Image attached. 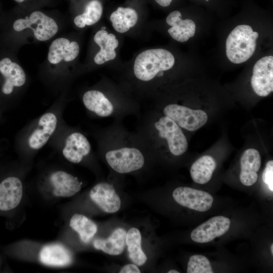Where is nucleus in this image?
I'll use <instances>...</instances> for the list:
<instances>
[{"mask_svg":"<svg viewBox=\"0 0 273 273\" xmlns=\"http://www.w3.org/2000/svg\"><path fill=\"white\" fill-rule=\"evenodd\" d=\"M92 35L87 58L84 65L86 70L102 67L118 68L122 63L119 52L121 35L111 31L104 25L97 24Z\"/></svg>","mask_w":273,"mask_h":273,"instance_id":"1","label":"nucleus"},{"mask_svg":"<svg viewBox=\"0 0 273 273\" xmlns=\"http://www.w3.org/2000/svg\"><path fill=\"white\" fill-rule=\"evenodd\" d=\"M22 16L13 24L15 31L22 38L30 37L38 42H45L54 37L60 30L57 20L52 15L37 8L25 9Z\"/></svg>","mask_w":273,"mask_h":273,"instance_id":"2","label":"nucleus"},{"mask_svg":"<svg viewBox=\"0 0 273 273\" xmlns=\"http://www.w3.org/2000/svg\"><path fill=\"white\" fill-rule=\"evenodd\" d=\"M146 0H126L109 15V20L117 33L130 36L141 34L146 28L147 10Z\"/></svg>","mask_w":273,"mask_h":273,"instance_id":"3","label":"nucleus"},{"mask_svg":"<svg viewBox=\"0 0 273 273\" xmlns=\"http://www.w3.org/2000/svg\"><path fill=\"white\" fill-rule=\"evenodd\" d=\"M80 40L71 35L62 36L51 43L45 64L53 73H61L76 66L80 52Z\"/></svg>","mask_w":273,"mask_h":273,"instance_id":"4","label":"nucleus"},{"mask_svg":"<svg viewBox=\"0 0 273 273\" xmlns=\"http://www.w3.org/2000/svg\"><path fill=\"white\" fill-rule=\"evenodd\" d=\"M259 34L247 25L236 27L230 33L226 40V54L233 63L246 62L253 55Z\"/></svg>","mask_w":273,"mask_h":273,"instance_id":"5","label":"nucleus"},{"mask_svg":"<svg viewBox=\"0 0 273 273\" xmlns=\"http://www.w3.org/2000/svg\"><path fill=\"white\" fill-rule=\"evenodd\" d=\"M109 82H103L85 90L82 96L84 107L90 112L101 117L111 116L115 111L112 98L116 87Z\"/></svg>","mask_w":273,"mask_h":273,"instance_id":"6","label":"nucleus"},{"mask_svg":"<svg viewBox=\"0 0 273 273\" xmlns=\"http://www.w3.org/2000/svg\"><path fill=\"white\" fill-rule=\"evenodd\" d=\"M104 11V0H71V15L73 26L79 30L95 26Z\"/></svg>","mask_w":273,"mask_h":273,"instance_id":"7","label":"nucleus"},{"mask_svg":"<svg viewBox=\"0 0 273 273\" xmlns=\"http://www.w3.org/2000/svg\"><path fill=\"white\" fill-rule=\"evenodd\" d=\"M105 159L108 165L116 172L127 173L143 167L145 158L142 152L132 147H122L108 151Z\"/></svg>","mask_w":273,"mask_h":273,"instance_id":"8","label":"nucleus"},{"mask_svg":"<svg viewBox=\"0 0 273 273\" xmlns=\"http://www.w3.org/2000/svg\"><path fill=\"white\" fill-rule=\"evenodd\" d=\"M163 113L180 127L191 131L202 127L208 120L207 115L204 111L193 110L176 104L166 106Z\"/></svg>","mask_w":273,"mask_h":273,"instance_id":"9","label":"nucleus"},{"mask_svg":"<svg viewBox=\"0 0 273 273\" xmlns=\"http://www.w3.org/2000/svg\"><path fill=\"white\" fill-rule=\"evenodd\" d=\"M154 127L158 136L165 139L170 152L180 156L188 149V142L180 127L166 116L161 117L155 122Z\"/></svg>","mask_w":273,"mask_h":273,"instance_id":"10","label":"nucleus"},{"mask_svg":"<svg viewBox=\"0 0 273 273\" xmlns=\"http://www.w3.org/2000/svg\"><path fill=\"white\" fill-rule=\"evenodd\" d=\"M58 122V117L55 113L48 112L42 114L27 136V148L32 151L42 148L55 132Z\"/></svg>","mask_w":273,"mask_h":273,"instance_id":"11","label":"nucleus"},{"mask_svg":"<svg viewBox=\"0 0 273 273\" xmlns=\"http://www.w3.org/2000/svg\"><path fill=\"white\" fill-rule=\"evenodd\" d=\"M172 197L181 206L199 212L210 209L213 202V198L209 193L187 187L176 188Z\"/></svg>","mask_w":273,"mask_h":273,"instance_id":"12","label":"nucleus"},{"mask_svg":"<svg viewBox=\"0 0 273 273\" xmlns=\"http://www.w3.org/2000/svg\"><path fill=\"white\" fill-rule=\"evenodd\" d=\"M251 84L259 96L266 97L273 90V57H264L258 60L253 69Z\"/></svg>","mask_w":273,"mask_h":273,"instance_id":"13","label":"nucleus"},{"mask_svg":"<svg viewBox=\"0 0 273 273\" xmlns=\"http://www.w3.org/2000/svg\"><path fill=\"white\" fill-rule=\"evenodd\" d=\"M0 74L4 79L1 90L5 95H10L16 89L22 88L26 84L27 76L24 70L18 63L9 58L0 60Z\"/></svg>","mask_w":273,"mask_h":273,"instance_id":"14","label":"nucleus"},{"mask_svg":"<svg viewBox=\"0 0 273 273\" xmlns=\"http://www.w3.org/2000/svg\"><path fill=\"white\" fill-rule=\"evenodd\" d=\"M230 225L231 220L229 218L223 216H214L193 230L191 238L196 243H208L225 234Z\"/></svg>","mask_w":273,"mask_h":273,"instance_id":"15","label":"nucleus"},{"mask_svg":"<svg viewBox=\"0 0 273 273\" xmlns=\"http://www.w3.org/2000/svg\"><path fill=\"white\" fill-rule=\"evenodd\" d=\"M47 181L52 195L56 197H71L81 188V184L76 177L63 170L52 172L48 176Z\"/></svg>","mask_w":273,"mask_h":273,"instance_id":"16","label":"nucleus"},{"mask_svg":"<svg viewBox=\"0 0 273 273\" xmlns=\"http://www.w3.org/2000/svg\"><path fill=\"white\" fill-rule=\"evenodd\" d=\"M91 200L103 211L113 213L121 207V200L113 186L107 183H100L89 192Z\"/></svg>","mask_w":273,"mask_h":273,"instance_id":"17","label":"nucleus"},{"mask_svg":"<svg viewBox=\"0 0 273 273\" xmlns=\"http://www.w3.org/2000/svg\"><path fill=\"white\" fill-rule=\"evenodd\" d=\"M91 145L82 133L73 132L66 138L62 148L63 157L72 163H79L90 152Z\"/></svg>","mask_w":273,"mask_h":273,"instance_id":"18","label":"nucleus"},{"mask_svg":"<svg viewBox=\"0 0 273 273\" xmlns=\"http://www.w3.org/2000/svg\"><path fill=\"white\" fill-rule=\"evenodd\" d=\"M165 22L170 26L167 29L168 34L178 42H186L195 33L194 22L190 19H183L181 13L178 10L170 12L166 17Z\"/></svg>","mask_w":273,"mask_h":273,"instance_id":"19","label":"nucleus"},{"mask_svg":"<svg viewBox=\"0 0 273 273\" xmlns=\"http://www.w3.org/2000/svg\"><path fill=\"white\" fill-rule=\"evenodd\" d=\"M261 165L259 152L255 149H248L243 153L240 159V179L246 186L254 185L258 179L257 172Z\"/></svg>","mask_w":273,"mask_h":273,"instance_id":"20","label":"nucleus"},{"mask_svg":"<svg viewBox=\"0 0 273 273\" xmlns=\"http://www.w3.org/2000/svg\"><path fill=\"white\" fill-rule=\"evenodd\" d=\"M38 257L41 263L50 266H66L72 261L70 252L63 245L58 243L43 246L40 250Z\"/></svg>","mask_w":273,"mask_h":273,"instance_id":"21","label":"nucleus"},{"mask_svg":"<svg viewBox=\"0 0 273 273\" xmlns=\"http://www.w3.org/2000/svg\"><path fill=\"white\" fill-rule=\"evenodd\" d=\"M126 232L122 228L115 229L107 239H98L93 242L95 249L111 255L121 254L125 248Z\"/></svg>","mask_w":273,"mask_h":273,"instance_id":"22","label":"nucleus"},{"mask_svg":"<svg viewBox=\"0 0 273 273\" xmlns=\"http://www.w3.org/2000/svg\"><path fill=\"white\" fill-rule=\"evenodd\" d=\"M216 162L210 155H204L195 161L190 168V174L193 181L205 184L211 178L216 168Z\"/></svg>","mask_w":273,"mask_h":273,"instance_id":"23","label":"nucleus"},{"mask_svg":"<svg viewBox=\"0 0 273 273\" xmlns=\"http://www.w3.org/2000/svg\"><path fill=\"white\" fill-rule=\"evenodd\" d=\"M125 242L130 260L136 265H143L146 262L147 257L142 249V236L140 231L135 228L130 229L126 233Z\"/></svg>","mask_w":273,"mask_h":273,"instance_id":"24","label":"nucleus"},{"mask_svg":"<svg viewBox=\"0 0 273 273\" xmlns=\"http://www.w3.org/2000/svg\"><path fill=\"white\" fill-rule=\"evenodd\" d=\"M69 226L76 232L80 240L85 243L89 242L97 232L96 223L87 216L76 213L69 221Z\"/></svg>","mask_w":273,"mask_h":273,"instance_id":"25","label":"nucleus"},{"mask_svg":"<svg viewBox=\"0 0 273 273\" xmlns=\"http://www.w3.org/2000/svg\"><path fill=\"white\" fill-rule=\"evenodd\" d=\"M187 272L188 273H213L208 259L202 255H194L189 260Z\"/></svg>","mask_w":273,"mask_h":273,"instance_id":"26","label":"nucleus"},{"mask_svg":"<svg viewBox=\"0 0 273 273\" xmlns=\"http://www.w3.org/2000/svg\"><path fill=\"white\" fill-rule=\"evenodd\" d=\"M263 181L268 186L270 191H273V161L270 160L266 163L262 173Z\"/></svg>","mask_w":273,"mask_h":273,"instance_id":"27","label":"nucleus"},{"mask_svg":"<svg viewBox=\"0 0 273 273\" xmlns=\"http://www.w3.org/2000/svg\"><path fill=\"white\" fill-rule=\"evenodd\" d=\"M16 3L21 5L22 8H38L39 4L47 2L49 0H14Z\"/></svg>","mask_w":273,"mask_h":273,"instance_id":"28","label":"nucleus"},{"mask_svg":"<svg viewBox=\"0 0 273 273\" xmlns=\"http://www.w3.org/2000/svg\"><path fill=\"white\" fill-rule=\"evenodd\" d=\"M120 273H140L141 270L135 264L130 263L123 266L119 270Z\"/></svg>","mask_w":273,"mask_h":273,"instance_id":"29","label":"nucleus"},{"mask_svg":"<svg viewBox=\"0 0 273 273\" xmlns=\"http://www.w3.org/2000/svg\"><path fill=\"white\" fill-rule=\"evenodd\" d=\"M147 2H152L156 4L157 5L162 7L167 8L171 5L172 3L174 0H146Z\"/></svg>","mask_w":273,"mask_h":273,"instance_id":"30","label":"nucleus"},{"mask_svg":"<svg viewBox=\"0 0 273 273\" xmlns=\"http://www.w3.org/2000/svg\"><path fill=\"white\" fill-rule=\"evenodd\" d=\"M167 272L168 273H179V272L176 270L171 269V270H169Z\"/></svg>","mask_w":273,"mask_h":273,"instance_id":"31","label":"nucleus"},{"mask_svg":"<svg viewBox=\"0 0 273 273\" xmlns=\"http://www.w3.org/2000/svg\"><path fill=\"white\" fill-rule=\"evenodd\" d=\"M270 250H271V254H273V244H271V245Z\"/></svg>","mask_w":273,"mask_h":273,"instance_id":"32","label":"nucleus"},{"mask_svg":"<svg viewBox=\"0 0 273 273\" xmlns=\"http://www.w3.org/2000/svg\"><path fill=\"white\" fill-rule=\"evenodd\" d=\"M1 265H2V258L1 257H0V268L1 267Z\"/></svg>","mask_w":273,"mask_h":273,"instance_id":"33","label":"nucleus"},{"mask_svg":"<svg viewBox=\"0 0 273 273\" xmlns=\"http://www.w3.org/2000/svg\"><path fill=\"white\" fill-rule=\"evenodd\" d=\"M206 1H208L209 0H206Z\"/></svg>","mask_w":273,"mask_h":273,"instance_id":"34","label":"nucleus"}]
</instances>
